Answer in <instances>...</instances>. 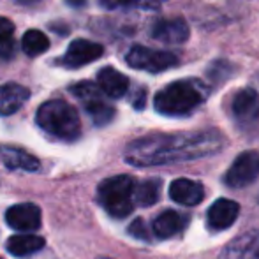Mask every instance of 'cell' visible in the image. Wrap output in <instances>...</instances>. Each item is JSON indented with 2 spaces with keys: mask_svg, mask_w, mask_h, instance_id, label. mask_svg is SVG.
Masks as SVG:
<instances>
[{
  "mask_svg": "<svg viewBox=\"0 0 259 259\" xmlns=\"http://www.w3.org/2000/svg\"><path fill=\"white\" fill-rule=\"evenodd\" d=\"M226 140L219 131H198L178 134H150L125 148V160L133 166H167L215 155Z\"/></svg>",
  "mask_w": 259,
  "mask_h": 259,
  "instance_id": "1",
  "label": "cell"
},
{
  "mask_svg": "<svg viewBox=\"0 0 259 259\" xmlns=\"http://www.w3.org/2000/svg\"><path fill=\"white\" fill-rule=\"evenodd\" d=\"M206 97V87L199 79L173 81L155 94V111L166 116H184L194 111Z\"/></svg>",
  "mask_w": 259,
  "mask_h": 259,
  "instance_id": "2",
  "label": "cell"
},
{
  "mask_svg": "<svg viewBox=\"0 0 259 259\" xmlns=\"http://www.w3.org/2000/svg\"><path fill=\"white\" fill-rule=\"evenodd\" d=\"M35 122L45 133L64 141L76 140L81 133L78 111L69 103L60 99H52L39 106Z\"/></svg>",
  "mask_w": 259,
  "mask_h": 259,
  "instance_id": "3",
  "label": "cell"
},
{
  "mask_svg": "<svg viewBox=\"0 0 259 259\" xmlns=\"http://www.w3.org/2000/svg\"><path fill=\"white\" fill-rule=\"evenodd\" d=\"M134 185H136V182L129 175L106 178L97 191L101 206L115 219L129 217L134 210Z\"/></svg>",
  "mask_w": 259,
  "mask_h": 259,
  "instance_id": "4",
  "label": "cell"
},
{
  "mask_svg": "<svg viewBox=\"0 0 259 259\" xmlns=\"http://www.w3.org/2000/svg\"><path fill=\"white\" fill-rule=\"evenodd\" d=\"M71 92L83 103L96 125H106V123H109L113 120L115 109L103 99L99 85H96L92 81H81L72 87Z\"/></svg>",
  "mask_w": 259,
  "mask_h": 259,
  "instance_id": "5",
  "label": "cell"
},
{
  "mask_svg": "<svg viewBox=\"0 0 259 259\" xmlns=\"http://www.w3.org/2000/svg\"><path fill=\"white\" fill-rule=\"evenodd\" d=\"M127 64L133 69L147 71L152 74L167 71V69L178 65V57L169 52H159V50H150L145 46H133L125 57Z\"/></svg>",
  "mask_w": 259,
  "mask_h": 259,
  "instance_id": "6",
  "label": "cell"
},
{
  "mask_svg": "<svg viewBox=\"0 0 259 259\" xmlns=\"http://www.w3.org/2000/svg\"><path fill=\"white\" fill-rule=\"evenodd\" d=\"M259 177V152L247 150L233 160L224 177V184L231 189H242L254 184Z\"/></svg>",
  "mask_w": 259,
  "mask_h": 259,
  "instance_id": "7",
  "label": "cell"
},
{
  "mask_svg": "<svg viewBox=\"0 0 259 259\" xmlns=\"http://www.w3.org/2000/svg\"><path fill=\"white\" fill-rule=\"evenodd\" d=\"M6 221L14 231L30 233L41 228V210L34 203H20L6 211Z\"/></svg>",
  "mask_w": 259,
  "mask_h": 259,
  "instance_id": "8",
  "label": "cell"
},
{
  "mask_svg": "<svg viewBox=\"0 0 259 259\" xmlns=\"http://www.w3.org/2000/svg\"><path fill=\"white\" fill-rule=\"evenodd\" d=\"M104 53V48L94 41L87 39H76L69 45L67 52L62 57V65L65 67H81V65L92 64L101 55Z\"/></svg>",
  "mask_w": 259,
  "mask_h": 259,
  "instance_id": "9",
  "label": "cell"
},
{
  "mask_svg": "<svg viewBox=\"0 0 259 259\" xmlns=\"http://www.w3.org/2000/svg\"><path fill=\"white\" fill-rule=\"evenodd\" d=\"M233 115L242 125L254 123L259 118V94L254 89H242L233 97Z\"/></svg>",
  "mask_w": 259,
  "mask_h": 259,
  "instance_id": "10",
  "label": "cell"
},
{
  "mask_svg": "<svg viewBox=\"0 0 259 259\" xmlns=\"http://www.w3.org/2000/svg\"><path fill=\"white\" fill-rule=\"evenodd\" d=\"M240 205L231 199H217L213 205L210 206L206 213V221L211 231H224V229L231 228L235 221L238 219Z\"/></svg>",
  "mask_w": 259,
  "mask_h": 259,
  "instance_id": "11",
  "label": "cell"
},
{
  "mask_svg": "<svg viewBox=\"0 0 259 259\" xmlns=\"http://www.w3.org/2000/svg\"><path fill=\"white\" fill-rule=\"evenodd\" d=\"M189 25L182 18L159 20L152 28V37L166 45H182L189 39Z\"/></svg>",
  "mask_w": 259,
  "mask_h": 259,
  "instance_id": "12",
  "label": "cell"
},
{
  "mask_svg": "<svg viewBox=\"0 0 259 259\" xmlns=\"http://www.w3.org/2000/svg\"><path fill=\"white\" fill-rule=\"evenodd\" d=\"M169 196L178 205L196 206L205 199V189L199 182L189 180V178H177L169 185Z\"/></svg>",
  "mask_w": 259,
  "mask_h": 259,
  "instance_id": "13",
  "label": "cell"
},
{
  "mask_svg": "<svg viewBox=\"0 0 259 259\" xmlns=\"http://www.w3.org/2000/svg\"><path fill=\"white\" fill-rule=\"evenodd\" d=\"M97 83H99L101 92L106 94L111 99H120L125 96L129 89V79L125 74L116 71L115 67H103L97 74Z\"/></svg>",
  "mask_w": 259,
  "mask_h": 259,
  "instance_id": "14",
  "label": "cell"
},
{
  "mask_svg": "<svg viewBox=\"0 0 259 259\" xmlns=\"http://www.w3.org/2000/svg\"><path fill=\"white\" fill-rule=\"evenodd\" d=\"M30 97L28 89L18 83H7L0 87V115L7 116L16 113Z\"/></svg>",
  "mask_w": 259,
  "mask_h": 259,
  "instance_id": "15",
  "label": "cell"
},
{
  "mask_svg": "<svg viewBox=\"0 0 259 259\" xmlns=\"http://www.w3.org/2000/svg\"><path fill=\"white\" fill-rule=\"evenodd\" d=\"M189 217L175 210H166L154 221V233L159 238H171L187 228Z\"/></svg>",
  "mask_w": 259,
  "mask_h": 259,
  "instance_id": "16",
  "label": "cell"
},
{
  "mask_svg": "<svg viewBox=\"0 0 259 259\" xmlns=\"http://www.w3.org/2000/svg\"><path fill=\"white\" fill-rule=\"evenodd\" d=\"M0 159L9 169H23V171H37L39 159L28 152L16 147H2L0 148Z\"/></svg>",
  "mask_w": 259,
  "mask_h": 259,
  "instance_id": "17",
  "label": "cell"
},
{
  "mask_svg": "<svg viewBox=\"0 0 259 259\" xmlns=\"http://www.w3.org/2000/svg\"><path fill=\"white\" fill-rule=\"evenodd\" d=\"M7 252L14 257H27L45 247V238L37 235H14L6 243Z\"/></svg>",
  "mask_w": 259,
  "mask_h": 259,
  "instance_id": "18",
  "label": "cell"
},
{
  "mask_svg": "<svg viewBox=\"0 0 259 259\" xmlns=\"http://www.w3.org/2000/svg\"><path fill=\"white\" fill-rule=\"evenodd\" d=\"M219 259H259V240L247 233L226 249Z\"/></svg>",
  "mask_w": 259,
  "mask_h": 259,
  "instance_id": "19",
  "label": "cell"
},
{
  "mask_svg": "<svg viewBox=\"0 0 259 259\" xmlns=\"http://www.w3.org/2000/svg\"><path fill=\"white\" fill-rule=\"evenodd\" d=\"M160 184L159 178H150V180H145L141 184L134 185V205H140V206H152L154 203L159 201V196H160Z\"/></svg>",
  "mask_w": 259,
  "mask_h": 259,
  "instance_id": "20",
  "label": "cell"
},
{
  "mask_svg": "<svg viewBox=\"0 0 259 259\" xmlns=\"http://www.w3.org/2000/svg\"><path fill=\"white\" fill-rule=\"evenodd\" d=\"M50 48V41L41 30H32L25 32L23 39H21V50H23L25 55L28 57H37V55L45 53L46 50Z\"/></svg>",
  "mask_w": 259,
  "mask_h": 259,
  "instance_id": "21",
  "label": "cell"
},
{
  "mask_svg": "<svg viewBox=\"0 0 259 259\" xmlns=\"http://www.w3.org/2000/svg\"><path fill=\"white\" fill-rule=\"evenodd\" d=\"M129 233H131L133 236H136V238L148 240V231H147V228H145L143 219H136V221H134L133 224H131Z\"/></svg>",
  "mask_w": 259,
  "mask_h": 259,
  "instance_id": "22",
  "label": "cell"
},
{
  "mask_svg": "<svg viewBox=\"0 0 259 259\" xmlns=\"http://www.w3.org/2000/svg\"><path fill=\"white\" fill-rule=\"evenodd\" d=\"M14 55V41L11 37L0 39V58H11Z\"/></svg>",
  "mask_w": 259,
  "mask_h": 259,
  "instance_id": "23",
  "label": "cell"
},
{
  "mask_svg": "<svg viewBox=\"0 0 259 259\" xmlns=\"http://www.w3.org/2000/svg\"><path fill=\"white\" fill-rule=\"evenodd\" d=\"M13 32H14L13 21L7 20V18H4V16H0V39L13 37Z\"/></svg>",
  "mask_w": 259,
  "mask_h": 259,
  "instance_id": "24",
  "label": "cell"
},
{
  "mask_svg": "<svg viewBox=\"0 0 259 259\" xmlns=\"http://www.w3.org/2000/svg\"><path fill=\"white\" fill-rule=\"evenodd\" d=\"M101 6L106 7V9H115V7H120L125 4V0H99Z\"/></svg>",
  "mask_w": 259,
  "mask_h": 259,
  "instance_id": "25",
  "label": "cell"
},
{
  "mask_svg": "<svg viewBox=\"0 0 259 259\" xmlns=\"http://www.w3.org/2000/svg\"><path fill=\"white\" fill-rule=\"evenodd\" d=\"M65 2H67L69 6H72V7H81V6H85L87 0H65Z\"/></svg>",
  "mask_w": 259,
  "mask_h": 259,
  "instance_id": "26",
  "label": "cell"
},
{
  "mask_svg": "<svg viewBox=\"0 0 259 259\" xmlns=\"http://www.w3.org/2000/svg\"><path fill=\"white\" fill-rule=\"evenodd\" d=\"M20 4H35L37 0H18Z\"/></svg>",
  "mask_w": 259,
  "mask_h": 259,
  "instance_id": "27",
  "label": "cell"
}]
</instances>
